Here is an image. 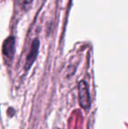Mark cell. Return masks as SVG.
Masks as SVG:
<instances>
[{"instance_id": "3957f363", "label": "cell", "mask_w": 128, "mask_h": 129, "mask_svg": "<svg viewBox=\"0 0 128 129\" xmlns=\"http://www.w3.org/2000/svg\"><path fill=\"white\" fill-rule=\"evenodd\" d=\"M3 54L9 61H12L15 54V39L12 36L8 37L3 44Z\"/></svg>"}, {"instance_id": "277c9868", "label": "cell", "mask_w": 128, "mask_h": 129, "mask_svg": "<svg viewBox=\"0 0 128 129\" xmlns=\"http://www.w3.org/2000/svg\"><path fill=\"white\" fill-rule=\"evenodd\" d=\"M15 2L17 5L21 6V8H23L24 10H28L31 7L33 0H15Z\"/></svg>"}, {"instance_id": "6da1fadb", "label": "cell", "mask_w": 128, "mask_h": 129, "mask_svg": "<svg viewBox=\"0 0 128 129\" xmlns=\"http://www.w3.org/2000/svg\"><path fill=\"white\" fill-rule=\"evenodd\" d=\"M78 98L79 104L82 109H89L91 106V95L88 83L85 81H81L78 84Z\"/></svg>"}, {"instance_id": "7a4b0ae2", "label": "cell", "mask_w": 128, "mask_h": 129, "mask_svg": "<svg viewBox=\"0 0 128 129\" xmlns=\"http://www.w3.org/2000/svg\"><path fill=\"white\" fill-rule=\"evenodd\" d=\"M39 41L38 39H35L32 41L29 54H28L27 57H26V64H25V69H26V70H29L32 67V65L33 64V62L35 61L38 52H39Z\"/></svg>"}]
</instances>
